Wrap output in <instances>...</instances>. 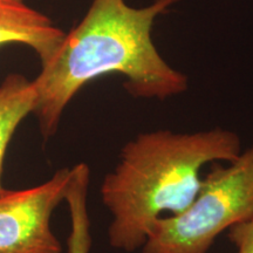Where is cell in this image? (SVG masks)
I'll return each mask as SVG.
<instances>
[{
	"mask_svg": "<svg viewBox=\"0 0 253 253\" xmlns=\"http://www.w3.org/2000/svg\"><path fill=\"white\" fill-rule=\"evenodd\" d=\"M177 1L154 0L144 7H132L125 0H93L84 18L65 34L33 80V114L46 140L58 130L66 107L79 90L103 75H122L126 91L140 99L166 100L188 89V78L161 56L151 38L158 15Z\"/></svg>",
	"mask_w": 253,
	"mask_h": 253,
	"instance_id": "6da1fadb",
	"label": "cell"
},
{
	"mask_svg": "<svg viewBox=\"0 0 253 253\" xmlns=\"http://www.w3.org/2000/svg\"><path fill=\"white\" fill-rule=\"evenodd\" d=\"M240 153L239 136L223 128L161 129L126 142L100 189L110 214L109 245L126 253L141 250L158 220L183 212L192 203L207 164L229 163Z\"/></svg>",
	"mask_w": 253,
	"mask_h": 253,
	"instance_id": "7a4b0ae2",
	"label": "cell"
},
{
	"mask_svg": "<svg viewBox=\"0 0 253 253\" xmlns=\"http://www.w3.org/2000/svg\"><path fill=\"white\" fill-rule=\"evenodd\" d=\"M253 217V145L226 164L214 163L192 203L155 224L142 253H208L230 227Z\"/></svg>",
	"mask_w": 253,
	"mask_h": 253,
	"instance_id": "3957f363",
	"label": "cell"
},
{
	"mask_svg": "<svg viewBox=\"0 0 253 253\" xmlns=\"http://www.w3.org/2000/svg\"><path fill=\"white\" fill-rule=\"evenodd\" d=\"M72 172L62 168L42 184L0 194V253H62L50 219L65 202Z\"/></svg>",
	"mask_w": 253,
	"mask_h": 253,
	"instance_id": "277c9868",
	"label": "cell"
},
{
	"mask_svg": "<svg viewBox=\"0 0 253 253\" xmlns=\"http://www.w3.org/2000/svg\"><path fill=\"white\" fill-rule=\"evenodd\" d=\"M65 33L46 15L23 0H0V46L18 42L30 46L45 65L61 45Z\"/></svg>",
	"mask_w": 253,
	"mask_h": 253,
	"instance_id": "5b68a950",
	"label": "cell"
},
{
	"mask_svg": "<svg viewBox=\"0 0 253 253\" xmlns=\"http://www.w3.org/2000/svg\"><path fill=\"white\" fill-rule=\"evenodd\" d=\"M37 91L33 81L21 74H9L0 84V194L2 185V168L5 154L18 126L28 114L34 112Z\"/></svg>",
	"mask_w": 253,
	"mask_h": 253,
	"instance_id": "8992f818",
	"label": "cell"
},
{
	"mask_svg": "<svg viewBox=\"0 0 253 253\" xmlns=\"http://www.w3.org/2000/svg\"><path fill=\"white\" fill-rule=\"evenodd\" d=\"M89 172L75 171L65 202L68 205L71 231L67 239V253H90L91 233L88 213Z\"/></svg>",
	"mask_w": 253,
	"mask_h": 253,
	"instance_id": "52a82bcc",
	"label": "cell"
},
{
	"mask_svg": "<svg viewBox=\"0 0 253 253\" xmlns=\"http://www.w3.org/2000/svg\"><path fill=\"white\" fill-rule=\"evenodd\" d=\"M226 235L236 253H253V217L230 227Z\"/></svg>",
	"mask_w": 253,
	"mask_h": 253,
	"instance_id": "ba28073f",
	"label": "cell"
}]
</instances>
